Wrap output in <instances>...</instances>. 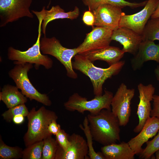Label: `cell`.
Wrapping results in <instances>:
<instances>
[{
	"label": "cell",
	"instance_id": "d6a6232c",
	"mask_svg": "<svg viewBox=\"0 0 159 159\" xmlns=\"http://www.w3.org/2000/svg\"><path fill=\"white\" fill-rule=\"evenodd\" d=\"M48 129L50 134L55 135L61 130V126L57 123V120H54L49 124Z\"/></svg>",
	"mask_w": 159,
	"mask_h": 159
},
{
	"label": "cell",
	"instance_id": "5bb4252c",
	"mask_svg": "<svg viewBox=\"0 0 159 159\" xmlns=\"http://www.w3.org/2000/svg\"><path fill=\"white\" fill-rule=\"evenodd\" d=\"M70 144L63 150L58 145L55 159H87L88 149L87 142L80 135L73 133L69 136Z\"/></svg>",
	"mask_w": 159,
	"mask_h": 159
},
{
	"label": "cell",
	"instance_id": "3957f363",
	"mask_svg": "<svg viewBox=\"0 0 159 159\" xmlns=\"http://www.w3.org/2000/svg\"><path fill=\"white\" fill-rule=\"evenodd\" d=\"M27 117L28 129L23 138L26 147L52 135L48 129L51 122L58 119L55 112L46 109L44 106L37 110L34 107Z\"/></svg>",
	"mask_w": 159,
	"mask_h": 159
},
{
	"label": "cell",
	"instance_id": "e0dca14e",
	"mask_svg": "<svg viewBox=\"0 0 159 159\" xmlns=\"http://www.w3.org/2000/svg\"><path fill=\"white\" fill-rule=\"evenodd\" d=\"M159 130V119L150 117L147 120L138 135L127 142L135 154L139 155L141 153L143 144L154 136Z\"/></svg>",
	"mask_w": 159,
	"mask_h": 159
},
{
	"label": "cell",
	"instance_id": "8d00e7d4",
	"mask_svg": "<svg viewBox=\"0 0 159 159\" xmlns=\"http://www.w3.org/2000/svg\"><path fill=\"white\" fill-rule=\"evenodd\" d=\"M155 153L156 159H159V150L157 151Z\"/></svg>",
	"mask_w": 159,
	"mask_h": 159
},
{
	"label": "cell",
	"instance_id": "30bf717a",
	"mask_svg": "<svg viewBox=\"0 0 159 159\" xmlns=\"http://www.w3.org/2000/svg\"><path fill=\"white\" fill-rule=\"evenodd\" d=\"M159 0H148L139 12L131 15L124 14L121 17L119 27L130 29L142 35L145 26L155 10Z\"/></svg>",
	"mask_w": 159,
	"mask_h": 159
},
{
	"label": "cell",
	"instance_id": "7402d4cb",
	"mask_svg": "<svg viewBox=\"0 0 159 159\" xmlns=\"http://www.w3.org/2000/svg\"><path fill=\"white\" fill-rule=\"evenodd\" d=\"M83 4L92 12L100 5L110 4L119 7L121 9L126 6L132 8H137L145 6L147 0L139 3L131 2L125 0H82Z\"/></svg>",
	"mask_w": 159,
	"mask_h": 159
},
{
	"label": "cell",
	"instance_id": "603a6c76",
	"mask_svg": "<svg viewBox=\"0 0 159 159\" xmlns=\"http://www.w3.org/2000/svg\"><path fill=\"white\" fill-rule=\"evenodd\" d=\"M83 125L80 124L79 127L82 130L87 139L88 152V155L90 159H105L102 152H96L94 149L93 146V138L91 133L89 122L87 116H86L84 120Z\"/></svg>",
	"mask_w": 159,
	"mask_h": 159
},
{
	"label": "cell",
	"instance_id": "ba28073f",
	"mask_svg": "<svg viewBox=\"0 0 159 159\" xmlns=\"http://www.w3.org/2000/svg\"><path fill=\"white\" fill-rule=\"evenodd\" d=\"M32 0H0V27L24 17L32 18Z\"/></svg>",
	"mask_w": 159,
	"mask_h": 159
},
{
	"label": "cell",
	"instance_id": "83f0119b",
	"mask_svg": "<svg viewBox=\"0 0 159 159\" xmlns=\"http://www.w3.org/2000/svg\"><path fill=\"white\" fill-rule=\"evenodd\" d=\"M146 147L139 154L141 159L150 158L157 151L159 150V130L157 135L150 141L146 142Z\"/></svg>",
	"mask_w": 159,
	"mask_h": 159
},
{
	"label": "cell",
	"instance_id": "836d02e7",
	"mask_svg": "<svg viewBox=\"0 0 159 159\" xmlns=\"http://www.w3.org/2000/svg\"><path fill=\"white\" fill-rule=\"evenodd\" d=\"M24 117L21 114L15 116L13 118L12 121L16 125H20L23 122L24 120Z\"/></svg>",
	"mask_w": 159,
	"mask_h": 159
},
{
	"label": "cell",
	"instance_id": "2e32d148",
	"mask_svg": "<svg viewBox=\"0 0 159 159\" xmlns=\"http://www.w3.org/2000/svg\"><path fill=\"white\" fill-rule=\"evenodd\" d=\"M149 61L159 63V44H156L154 41H143L131 60L132 68L134 71L140 69L144 62Z\"/></svg>",
	"mask_w": 159,
	"mask_h": 159
},
{
	"label": "cell",
	"instance_id": "52a82bcc",
	"mask_svg": "<svg viewBox=\"0 0 159 159\" xmlns=\"http://www.w3.org/2000/svg\"><path fill=\"white\" fill-rule=\"evenodd\" d=\"M40 49L42 54L51 55L58 60L65 67L68 77L73 79L77 78V74L73 68L72 61V58L78 53L77 48H66L55 37L49 38L44 35L40 39Z\"/></svg>",
	"mask_w": 159,
	"mask_h": 159
},
{
	"label": "cell",
	"instance_id": "d4e9b609",
	"mask_svg": "<svg viewBox=\"0 0 159 159\" xmlns=\"http://www.w3.org/2000/svg\"><path fill=\"white\" fill-rule=\"evenodd\" d=\"M23 150L18 146L11 147L6 145L0 138V159H17L22 158Z\"/></svg>",
	"mask_w": 159,
	"mask_h": 159
},
{
	"label": "cell",
	"instance_id": "9c48e42d",
	"mask_svg": "<svg viewBox=\"0 0 159 159\" xmlns=\"http://www.w3.org/2000/svg\"><path fill=\"white\" fill-rule=\"evenodd\" d=\"M135 93V89L128 88L125 84L122 83L113 96L111 111L118 118L120 126L126 125L129 121L131 101Z\"/></svg>",
	"mask_w": 159,
	"mask_h": 159
},
{
	"label": "cell",
	"instance_id": "8992f818",
	"mask_svg": "<svg viewBox=\"0 0 159 159\" xmlns=\"http://www.w3.org/2000/svg\"><path fill=\"white\" fill-rule=\"evenodd\" d=\"M113 96L112 92L105 90L103 95L95 96L93 99L88 100L87 98L75 93L64 103V106L69 111H77L82 114L88 111L90 114L95 115L103 109L111 110V103Z\"/></svg>",
	"mask_w": 159,
	"mask_h": 159
},
{
	"label": "cell",
	"instance_id": "8fae6325",
	"mask_svg": "<svg viewBox=\"0 0 159 159\" xmlns=\"http://www.w3.org/2000/svg\"><path fill=\"white\" fill-rule=\"evenodd\" d=\"M92 12L95 18L94 26L112 31L119 27L121 17L125 14L120 7L107 4L100 5Z\"/></svg>",
	"mask_w": 159,
	"mask_h": 159
},
{
	"label": "cell",
	"instance_id": "ac0fdd59",
	"mask_svg": "<svg viewBox=\"0 0 159 159\" xmlns=\"http://www.w3.org/2000/svg\"><path fill=\"white\" fill-rule=\"evenodd\" d=\"M124 53L119 48L109 46L81 54L84 55L92 62L97 60H102L106 62L110 66L119 62Z\"/></svg>",
	"mask_w": 159,
	"mask_h": 159
},
{
	"label": "cell",
	"instance_id": "4dcf8cb0",
	"mask_svg": "<svg viewBox=\"0 0 159 159\" xmlns=\"http://www.w3.org/2000/svg\"><path fill=\"white\" fill-rule=\"evenodd\" d=\"M153 101V106L150 112V116L159 119V93L158 95H154Z\"/></svg>",
	"mask_w": 159,
	"mask_h": 159
},
{
	"label": "cell",
	"instance_id": "6da1fadb",
	"mask_svg": "<svg viewBox=\"0 0 159 159\" xmlns=\"http://www.w3.org/2000/svg\"><path fill=\"white\" fill-rule=\"evenodd\" d=\"M93 139L103 146L120 140V125L111 110H102L96 114L87 116Z\"/></svg>",
	"mask_w": 159,
	"mask_h": 159
},
{
	"label": "cell",
	"instance_id": "ffe728a7",
	"mask_svg": "<svg viewBox=\"0 0 159 159\" xmlns=\"http://www.w3.org/2000/svg\"><path fill=\"white\" fill-rule=\"evenodd\" d=\"M101 150L105 159H134L135 155L128 143L124 142L103 146Z\"/></svg>",
	"mask_w": 159,
	"mask_h": 159
},
{
	"label": "cell",
	"instance_id": "7c38bea8",
	"mask_svg": "<svg viewBox=\"0 0 159 159\" xmlns=\"http://www.w3.org/2000/svg\"><path fill=\"white\" fill-rule=\"evenodd\" d=\"M113 31L96 26L87 34L83 42L77 48L79 54L101 49L110 46Z\"/></svg>",
	"mask_w": 159,
	"mask_h": 159
},
{
	"label": "cell",
	"instance_id": "5b68a950",
	"mask_svg": "<svg viewBox=\"0 0 159 159\" xmlns=\"http://www.w3.org/2000/svg\"><path fill=\"white\" fill-rule=\"evenodd\" d=\"M14 63L15 65L8 74L22 93L30 100H34L46 106H51L52 103L49 97L45 94L39 92L28 78V73L33 68V64L17 61H14Z\"/></svg>",
	"mask_w": 159,
	"mask_h": 159
},
{
	"label": "cell",
	"instance_id": "cb8c5ba5",
	"mask_svg": "<svg viewBox=\"0 0 159 159\" xmlns=\"http://www.w3.org/2000/svg\"><path fill=\"white\" fill-rule=\"evenodd\" d=\"M142 35L143 41H159V17L149 20Z\"/></svg>",
	"mask_w": 159,
	"mask_h": 159
},
{
	"label": "cell",
	"instance_id": "277c9868",
	"mask_svg": "<svg viewBox=\"0 0 159 159\" xmlns=\"http://www.w3.org/2000/svg\"><path fill=\"white\" fill-rule=\"evenodd\" d=\"M32 11L37 16L39 22L38 35L36 42L32 47L24 51L16 49L12 47H9L8 49V58L12 61L35 64L36 69L40 65L44 66L46 69H49L52 67L53 61L47 55L42 54L40 49L43 16L40 11L32 10Z\"/></svg>",
	"mask_w": 159,
	"mask_h": 159
},
{
	"label": "cell",
	"instance_id": "d590c367",
	"mask_svg": "<svg viewBox=\"0 0 159 159\" xmlns=\"http://www.w3.org/2000/svg\"><path fill=\"white\" fill-rule=\"evenodd\" d=\"M154 73L157 80L159 82V65H158L155 68Z\"/></svg>",
	"mask_w": 159,
	"mask_h": 159
},
{
	"label": "cell",
	"instance_id": "d6986e66",
	"mask_svg": "<svg viewBox=\"0 0 159 159\" xmlns=\"http://www.w3.org/2000/svg\"><path fill=\"white\" fill-rule=\"evenodd\" d=\"M45 6L43 7L40 12L43 16L42 29L43 33L46 36V27L50 21L59 19H68L73 20L79 16L80 11L79 8L75 6L73 10L65 12L64 10L59 5L52 6L49 10L45 9Z\"/></svg>",
	"mask_w": 159,
	"mask_h": 159
},
{
	"label": "cell",
	"instance_id": "484cf974",
	"mask_svg": "<svg viewBox=\"0 0 159 159\" xmlns=\"http://www.w3.org/2000/svg\"><path fill=\"white\" fill-rule=\"evenodd\" d=\"M42 159H55L58 144L56 139L49 136L43 140Z\"/></svg>",
	"mask_w": 159,
	"mask_h": 159
},
{
	"label": "cell",
	"instance_id": "9a60e30c",
	"mask_svg": "<svg viewBox=\"0 0 159 159\" xmlns=\"http://www.w3.org/2000/svg\"><path fill=\"white\" fill-rule=\"evenodd\" d=\"M111 39L119 42L123 46L122 50L135 55L140 43L143 41L142 35L127 28L119 27L113 31Z\"/></svg>",
	"mask_w": 159,
	"mask_h": 159
},
{
	"label": "cell",
	"instance_id": "4316f807",
	"mask_svg": "<svg viewBox=\"0 0 159 159\" xmlns=\"http://www.w3.org/2000/svg\"><path fill=\"white\" fill-rule=\"evenodd\" d=\"M43 141L30 145L23 151V159H42Z\"/></svg>",
	"mask_w": 159,
	"mask_h": 159
},
{
	"label": "cell",
	"instance_id": "e575fe53",
	"mask_svg": "<svg viewBox=\"0 0 159 159\" xmlns=\"http://www.w3.org/2000/svg\"><path fill=\"white\" fill-rule=\"evenodd\" d=\"M159 17V0L157 6L152 15L151 18H155Z\"/></svg>",
	"mask_w": 159,
	"mask_h": 159
},
{
	"label": "cell",
	"instance_id": "7a4b0ae2",
	"mask_svg": "<svg viewBox=\"0 0 159 159\" xmlns=\"http://www.w3.org/2000/svg\"><path fill=\"white\" fill-rule=\"evenodd\" d=\"M72 62L74 69L79 71L90 78L95 96L102 95L103 85L105 81L112 76L117 74L125 64L123 61L112 65L107 68L97 67L84 55L77 54Z\"/></svg>",
	"mask_w": 159,
	"mask_h": 159
},
{
	"label": "cell",
	"instance_id": "f546056e",
	"mask_svg": "<svg viewBox=\"0 0 159 159\" xmlns=\"http://www.w3.org/2000/svg\"><path fill=\"white\" fill-rule=\"evenodd\" d=\"M69 136L63 129H61L55 135L58 145L64 151L67 149L70 144Z\"/></svg>",
	"mask_w": 159,
	"mask_h": 159
},
{
	"label": "cell",
	"instance_id": "4fadbf2b",
	"mask_svg": "<svg viewBox=\"0 0 159 159\" xmlns=\"http://www.w3.org/2000/svg\"><path fill=\"white\" fill-rule=\"evenodd\" d=\"M139 101L138 105L137 114L139 122L134 129V132L139 133L141 130L147 120L150 117L152 108L151 102L153 100L155 89L149 84L144 85L142 83L138 85Z\"/></svg>",
	"mask_w": 159,
	"mask_h": 159
},
{
	"label": "cell",
	"instance_id": "44dd1931",
	"mask_svg": "<svg viewBox=\"0 0 159 159\" xmlns=\"http://www.w3.org/2000/svg\"><path fill=\"white\" fill-rule=\"evenodd\" d=\"M0 100L2 101L9 109L25 104L27 99L19 91L16 86L7 84L3 86L0 92Z\"/></svg>",
	"mask_w": 159,
	"mask_h": 159
},
{
	"label": "cell",
	"instance_id": "1f68e13d",
	"mask_svg": "<svg viewBox=\"0 0 159 159\" xmlns=\"http://www.w3.org/2000/svg\"><path fill=\"white\" fill-rule=\"evenodd\" d=\"M82 21L87 25L92 26H94L95 18L92 12L89 10L85 11L83 14Z\"/></svg>",
	"mask_w": 159,
	"mask_h": 159
},
{
	"label": "cell",
	"instance_id": "f1b7e54d",
	"mask_svg": "<svg viewBox=\"0 0 159 159\" xmlns=\"http://www.w3.org/2000/svg\"><path fill=\"white\" fill-rule=\"evenodd\" d=\"M29 112L25 104H23L9 108L2 114V116L6 122H10L12 121L15 116L21 114L25 117H27Z\"/></svg>",
	"mask_w": 159,
	"mask_h": 159
}]
</instances>
